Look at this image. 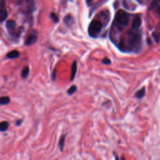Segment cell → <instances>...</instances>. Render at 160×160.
I'll use <instances>...</instances> for the list:
<instances>
[{
  "label": "cell",
  "mask_w": 160,
  "mask_h": 160,
  "mask_svg": "<svg viewBox=\"0 0 160 160\" xmlns=\"http://www.w3.org/2000/svg\"><path fill=\"white\" fill-rule=\"evenodd\" d=\"M127 43L129 48L133 51L139 52L142 46V36L136 31H129L128 32Z\"/></svg>",
  "instance_id": "6da1fadb"
},
{
  "label": "cell",
  "mask_w": 160,
  "mask_h": 160,
  "mask_svg": "<svg viewBox=\"0 0 160 160\" xmlns=\"http://www.w3.org/2000/svg\"><path fill=\"white\" fill-rule=\"evenodd\" d=\"M129 22V14L123 10L119 11L115 16V25L118 29L122 30L126 27Z\"/></svg>",
  "instance_id": "7a4b0ae2"
},
{
  "label": "cell",
  "mask_w": 160,
  "mask_h": 160,
  "mask_svg": "<svg viewBox=\"0 0 160 160\" xmlns=\"http://www.w3.org/2000/svg\"><path fill=\"white\" fill-rule=\"evenodd\" d=\"M102 28V22L98 20H92L88 28L89 35L92 38H96L101 32Z\"/></svg>",
  "instance_id": "3957f363"
},
{
  "label": "cell",
  "mask_w": 160,
  "mask_h": 160,
  "mask_svg": "<svg viewBox=\"0 0 160 160\" xmlns=\"http://www.w3.org/2000/svg\"><path fill=\"white\" fill-rule=\"evenodd\" d=\"M37 39H38L37 36H36L34 34L29 35L25 41V45L26 46H31V45L34 44L37 41Z\"/></svg>",
  "instance_id": "277c9868"
},
{
  "label": "cell",
  "mask_w": 160,
  "mask_h": 160,
  "mask_svg": "<svg viewBox=\"0 0 160 160\" xmlns=\"http://www.w3.org/2000/svg\"><path fill=\"white\" fill-rule=\"evenodd\" d=\"M64 22L67 26L71 27L74 24V19L70 14H68L64 18Z\"/></svg>",
  "instance_id": "5b68a950"
},
{
  "label": "cell",
  "mask_w": 160,
  "mask_h": 160,
  "mask_svg": "<svg viewBox=\"0 0 160 160\" xmlns=\"http://www.w3.org/2000/svg\"><path fill=\"white\" fill-rule=\"evenodd\" d=\"M141 24V20L140 17L139 16H136V18H134L132 23V28L133 29H138L140 26Z\"/></svg>",
  "instance_id": "8992f818"
},
{
  "label": "cell",
  "mask_w": 160,
  "mask_h": 160,
  "mask_svg": "<svg viewBox=\"0 0 160 160\" xmlns=\"http://www.w3.org/2000/svg\"><path fill=\"white\" fill-rule=\"evenodd\" d=\"M77 71V62L76 61H73L71 65V80H73Z\"/></svg>",
  "instance_id": "52a82bcc"
},
{
  "label": "cell",
  "mask_w": 160,
  "mask_h": 160,
  "mask_svg": "<svg viewBox=\"0 0 160 160\" xmlns=\"http://www.w3.org/2000/svg\"><path fill=\"white\" fill-rule=\"evenodd\" d=\"M6 56L8 58H9V59L16 58L19 56V52L17 50H12V51H10L9 52H8V54L6 55Z\"/></svg>",
  "instance_id": "ba28073f"
},
{
  "label": "cell",
  "mask_w": 160,
  "mask_h": 160,
  "mask_svg": "<svg viewBox=\"0 0 160 160\" xmlns=\"http://www.w3.org/2000/svg\"><path fill=\"white\" fill-rule=\"evenodd\" d=\"M6 27L9 31H12L16 27V22L13 20H9L6 22Z\"/></svg>",
  "instance_id": "9c48e42d"
},
{
  "label": "cell",
  "mask_w": 160,
  "mask_h": 160,
  "mask_svg": "<svg viewBox=\"0 0 160 160\" xmlns=\"http://www.w3.org/2000/svg\"><path fill=\"white\" fill-rule=\"evenodd\" d=\"M8 12L6 9L4 8H1L0 9V22L3 21L7 17Z\"/></svg>",
  "instance_id": "30bf717a"
},
{
  "label": "cell",
  "mask_w": 160,
  "mask_h": 160,
  "mask_svg": "<svg viewBox=\"0 0 160 160\" xmlns=\"http://www.w3.org/2000/svg\"><path fill=\"white\" fill-rule=\"evenodd\" d=\"M145 88H142V89H139V91H138L136 92V93L135 94V96L136 98H137L138 99H141L142 98L144 94H145Z\"/></svg>",
  "instance_id": "8fae6325"
},
{
  "label": "cell",
  "mask_w": 160,
  "mask_h": 160,
  "mask_svg": "<svg viewBox=\"0 0 160 160\" xmlns=\"http://www.w3.org/2000/svg\"><path fill=\"white\" fill-rule=\"evenodd\" d=\"M65 138H66V134L62 135L59 138V148H60L61 151H62V149H63L64 145V142H65Z\"/></svg>",
  "instance_id": "7c38bea8"
},
{
  "label": "cell",
  "mask_w": 160,
  "mask_h": 160,
  "mask_svg": "<svg viewBox=\"0 0 160 160\" xmlns=\"http://www.w3.org/2000/svg\"><path fill=\"white\" fill-rule=\"evenodd\" d=\"M9 101H10V99L8 96H3L0 98V104H2V105L7 104L9 102Z\"/></svg>",
  "instance_id": "4fadbf2b"
},
{
  "label": "cell",
  "mask_w": 160,
  "mask_h": 160,
  "mask_svg": "<svg viewBox=\"0 0 160 160\" xmlns=\"http://www.w3.org/2000/svg\"><path fill=\"white\" fill-rule=\"evenodd\" d=\"M9 126V124L6 121H3L0 122V131H6Z\"/></svg>",
  "instance_id": "5bb4252c"
},
{
  "label": "cell",
  "mask_w": 160,
  "mask_h": 160,
  "mask_svg": "<svg viewBox=\"0 0 160 160\" xmlns=\"http://www.w3.org/2000/svg\"><path fill=\"white\" fill-rule=\"evenodd\" d=\"M29 68L28 67H25V68H24V69H22V71L21 72V76L23 78H26L29 75Z\"/></svg>",
  "instance_id": "9a60e30c"
},
{
  "label": "cell",
  "mask_w": 160,
  "mask_h": 160,
  "mask_svg": "<svg viewBox=\"0 0 160 160\" xmlns=\"http://www.w3.org/2000/svg\"><path fill=\"white\" fill-rule=\"evenodd\" d=\"M159 0H154L152 1V2L151 3L150 5V9L152 10L154 9H155L156 8H158L159 7Z\"/></svg>",
  "instance_id": "2e32d148"
},
{
  "label": "cell",
  "mask_w": 160,
  "mask_h": 160,
  "mask_svg": "<svg viewBox=\"0 0 160 160\" xmlns=\"http://www.w3.org/2000/svg\"><path fill=\"white\" fill-rule=\"evenodd\" d=\"M76 89H77L76 86L72 85V86H71V87L68 89V90L67 91V92H68V94L69 95H72L74 92H75V91H76Z\"/></svg>",
  "instance_id": "e0dca14e"
},
{
  "label": "cell",
  "mask_w": 160,
  "mask_h": 160,
  "mask_svg": "<svg viewBox=\"0 0 160 160\" xmlns=\"http://www.w3.org/2000/svg\"><path fill=\"white\" fill-rule=\"evenodd\" d=\"M49 16H50V18L54 22H58V21H59V18H58V16L55 14V13H54V12H51V14H50V15H49Z\"/></svg>",
  "instance_id": "ac0fdd59"
},
{
  "label": "cell",
  "mask_w": 160,
  "mask_h": 160,
  "mask_svg": "<svg viewBox=\"0 0 160 160\" xmlns=\"http://www.w3.org/2000/svg\"><path fill=\"white\" fill-rule=\"evenodd\" d=\"M152 37H153L154 41H156V43H158V42H159V34H158V33L154 32L152 33Z\"/></svg>",
  "instance_id": "d6986e66"
},
{
  "label": "cell",
  "mask_w": 160,
  "mask_h": 160,
  "mask_svg": "<svg viewBox=\"0 0 160 160\" xmlns=\"http://www.w3.org/2000/svg\"><path fill=\"white\" fill-rule=\"evenodd\" d=\"M102 62L104 64H111V60L107 58H105L102 59Z\"/></svg>",
  "instance_id": "ffe728a7"
},
{
  "label": "cell",
  "mask_w": 160,
  "mask_h": 160,
  "mask_svg": "<svg viewBox=\"0 0 160 160\" xmlns=\"http://www.w3.org/2000/svg\"><path fill=\"white\" fill-rule=\"evenodd\" d=\"M52 79H53V80H54V78H56V70H54V72H53V73H52Z\"/></svg>",
  "instance_id": "44dd1931"
},
{
  "label": "cell",
  "mask_w": 160,
  "mask_h": 160,
  "mask_svg": "<svg viewBox=\"0 0 160 160\" xmlns=\"http://www.w3.org/2000/svg\"><path fill=\"white\" fill-rule=\"evenodd\" d=\"M92 0H86V4H87L88 5H89V4H91V2H92Z\"/></svg>",
  "instance_id": "7402d4cb"
},
{
  "label": "cell",
  "mask_w": 160,
  "mask_h": 160,
  "mask_svg": "<svg viewBox=\"0 0 160 160\" xmlns=\"http://www.w3.org/2000/svg\"><path fill=\"white\" fill-rule=\"evenodd\" d=\"M66 1L67 0H61V4H64L66 3Z\"/></svg>",
  "instance_id": "603a6c76"
},
{
  "label": "cell",
  "mask_w": 160,
  "mask_h": 160,
  "mask_svg": "<svg viewBox=\"0 0 160 160\" xmlns=\"http://www.w3.org/2000/svg\"><path fill=\"white\" fill-rule=\"evenodd\" d=\"M115 157H116V160H119V159H118V157H117V156H116V155H115Z\"/></svg>",
  "instance_id": "cb8c5ba5"
},
{
  "label": "cell",
  "mask_w": 160,
  "mask_h": 160,
  "mask_svg": "<svg viewBox=\"0 0 160 160\" xmlns=\"http://www.w3.org/2000/svg\"><path fill=\"white\" fill-rule=\"evenodd\" d=\"M121 160H125V159L123 157H121Z\"/></svg>",
  "instance_id": "d4e9b609"
}]
</instances>
